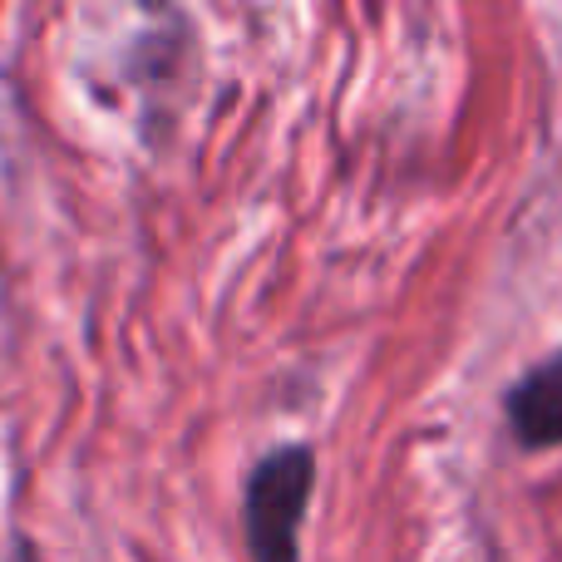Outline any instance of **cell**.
<instances>
[{
	"mask_svg": "<svg viewBox=\"0 0 562 562\" xmlns=\"http://www.w3.org/2000/svg\"><path fill=\"white\" fill-rule=\"evenodd\" d=\"M504 409H508V429L518 435V445H528V449L562 445V350H553L548 360H538L533 370H524L514 380Z\"/></svg>",
	"mask_w": 562,
	"mask_h": 562,
	"instance_id": "2",
	"label": "cell"
},
{
	"mask_svg": "<svg viewBox=\"0 0 562 562\" xmlns=\"http://www.w3.org/2000/svg\"><path fill=\"white\" fill-rule=\"evenodd\" d=\"M316 459L306 445L272 449L247 484V543L257 562H296L301 514H306Z\"/></svg>",
	"mask_w": 562,
	"mask_h": 562,
	"instance_id": "1",
	"label": "cell"
}]
</instances>
